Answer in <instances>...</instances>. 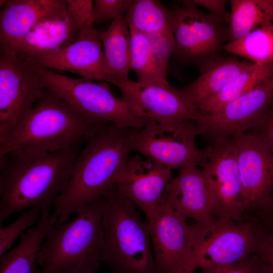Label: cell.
<instances>
[{
  "mask_svg": "<svg viewBox=\"0 0 273 273\" xmlns=\"http://www.w3.org/2000/svg\"><path fill=\"white\" fill-rule=\"evenodd\" d=\"M85 141L54 152L0 155V223L33 207L51 213L66 189L77 157Z\"/></svg>",
  "mask_w": 273,
  "mask_h": 273,
  "instance_id": "cell-1",
  "label": "cell"
},
{
  "mask_svg": "<svg viewBox=\"0 0 273 273\" xmlns=\"http://www.w3.org/2000/svg\"><path fill=\"white\" fill-rule=\"evenodd\" d=\"M134 129L106 123L86 140L66 189L55 201L52 213L57 217L56 225L66 222L71 214L99 199L115 185L129 158Z\"/></svg>",
  "mask_w": 273,
  "mask_h": 273,
  "instance_id": "cell-2",
  "label": "cell"
},
{
  "mask_svg": "<svg viewBox=\"0 0 273 273\" xmlns=\"http://www.w3.org/2000/svg\"><path fill=\"white\" fill-rule=\"evenodd\" d=\"M105 124L46 89L24 119L0 142V155L64 150L86 141Z\"/></svg>",
  "mask_w": 273,
  "mask_h": 273,
  "instance_id": "cell-3",
  "label": "cell"
},
{
  "mask_svg": "<svg viewBox=\"0 0 273 273\" xmlns=\"http://www.w3.org/2000/svg\"><path fill=\"white\" fill-rule=\"evenodd\" d=\"M103 197L101 261L112 273H157L148 222L115 185Z\"/></svg>",
  "mask_w": 273,
  "mask_h": 273,
  "instance_id": "cell-4",
  "label": "cell"
},
{
  "mask_svg": "<svg viewBox=\"0 0 273 273\" xmlns=\"http://www.w3.org/2000/svg\"><path fill=\"white\" fill-rule=\"evenodd\" d=\"M103 196L84 207L70 222L56 225L46 238L37 263L40 273H96L104 237Z\"/></svg>",
  "mask_w": 273,
  "mask_h": 273,
  "instance_id": "cell-5",
  "label": "cell"
},
{
  "mask_svg": "<svg viewBox=\"0 0 273 273\" xmlns=\"http://www.w3.org/2000/svg\"><path fill=\"white\" fill-rule=\"evenodd\" d=\"M32 67L45 88L95 120L136 129L144 127L148 121L122 97H116L105 82L96 83L84 77H70Z\"/></svg>",
  "mask_w": 273,
  "mask_h": 273,
  "instance_id": "cell-6",
  "label": "cell"
},
{
  "mask_svg": "<svg viewBox=\"0 0 273 273\" xmlns=\"http://www.w3.org/2000/svg\"><path fill=\"white\" fill-rule=\"evenodd\" d=\"M157 273H193L195 255L210 232L174 211L165 198L149 221Z\"/></svg>",
  "mask_w": 273,
  "mask_h": 273,
  "instance_id": "cell-7",
  "label": "cell"
},
{
  "mask_svg": "<svg viewBox=\"0 0 273 273\" xmlns=\"http://www.w3.org/2000/svg\"><path fill=\"white\" fill-rule=\"evenodd\" d=\"M182 3V2H181ZM173 6L172 35L176 57L198 69L221 57L229 42L228 24L218 17L184 3Z\"/></svg>",
  "mask_w": 273,
  "mask_h": 273,
  "instance_id": "cell-8",
  "label": "cell"
},
{
  "mask_svg": "<svg viewBox=\"0 0 273 273\" xmlns=\"http://www.w3.org/2000/svg\"><path fill=\"white\" fill-rule=\"evenodd\" d=\"M199 135L200 130L192 121L165 123L148 120L144 127L133 130L131 150L171 170L180 169L192 162L199 166L204 151L196 144Z\"/></svg>",
  "mask_w": 273,
  "mask_h": 273,
  "instance_id": "cell-9",
  "label": "cell"
},
{
  "mask_svg": "<svg viewBox=\"0 0 273 273\" xmlns=\"http://www.w3.org/2000/svg\"><path fill=\"white\" fill-rule=\"evenodd\" d=\"M199 165L209 189L217 220H240L247 208L233 136L203 150Z\"/></svg>",
  "mask_w": 273,
  "mask_h": 273,
  "instance_id": "cell-10",
  "label": "cell"
},
{
  "mask_svg": "<svg viewBox=\"0 0 273 273\" xmlns=\"http://www.w3.org/2000/svg\"><path fill=\"white\" fill-rule=\"evenodd\" d=\"M268 224L256 215H247L240 220H217L215 229L197 250V268L224 267L249 258L256 253Z\"/></svg>",
  "mask_w": 273,
  "mask_h": 273,
  "instance_id": "cell-11",
  "label": "cell"
},
{
  "mask_svg": "<svg viewBox=\"0 0 273 273\" xmlns=\"http://www.w3.org/2000/svg\"><path fill=\"white\" fill-rule=\"evenodd\" d=\"M46 90L31 65L0 52V142L24 119Z\"/></svg>",
  "mask_w": 273,
  "mask_h": 273,
  "instance_id": "cell-12",
  "label": "cell"
},
{
  "mask_svg": "<svg viewBox=\"0 0 273 273\" xmlns=\"http://www.w3.org/2000/svg\"><path fill=\"white\" fill-rule=\"evenodd\" d=\"M233 137L247 215L268 214L273 199V153L258 136L249 132Z\"/></svg>",
  "mask_w": 273,
  "mask_h": 273,
  "instance_id": "cell-13",
  "label": "cell"
},
{
  "mask_svg": "<svg viewBox=\"0 0 273 273\" xmlns=\"http://www.w3.org/2000/svg\"><path fill=\"white\" fill-rule=\"evenodd\" d=\"M273 102V74L245 94L212 113L201 114L196 122L211 145L254 128Z\"/></svg>",
  "mask_w": 273,
  "mask_h": 273,
  "instance_id": "cell-14",
  "label": "cell"
},
{
  "mask_svg": "<svg viewBox=\"0 0 273 273\" xmlns=\"http://www.w3.org/2000/svg\"><path fill=\"white\" fill-rule=\"evenodd\" d=\"M105 81L115 85L125 99L143 117L157 122L196 123L200 114L188 101L183 89L168 82H143L129 78L107 77Z\"/></svg>",
  "mask_w": 273,
  "mask_h": 273,
  "instance_id": "cell-15",
  "label": "cell"
},
{
  "mask_svg": "<svg viewBox=\"0 0 273 273\" xmlns=\"http://www.w3.org/2000/svg\"><path fill=\"white\" fill-rule=\"evenodd\" d=\"M100 33L92 26L81 30L66 47L21 59L34 67L67 71L104 82L106 74Z\"/></svg>",
  "mask_w": 273,
  "mask_h": 273,
  "instance_id": "cell-16",
  "label": "cell"
},
{
  "mask_svg": "<svg viewBox=\"0 0 273 273\" xmlns=\"http://www.w3.org/2000/svg\"><path fill=\"white\" fill-rule=\"evenodd\" d=\"M171 170L140 155L128 158L115 180L123 196L132 202L150 221L165 198L172 179Z\"/></svg>",
  "mask_w": 273,
  "mask_h": 273,
  "instance_id": "cell-17",
  "label": "cell"
},
{
  "mask_svg": "<svg viewBox=\"0 0 273 273\" xmlns=\"http://www.w3.org/2000/svg\"><path fill=\"white\" fill-rule=\"evenodd\" d=\"M170 207L184 218L194 219L210 233L217 225L212 214L211 194L199 165L190 163L179 169L165 190Z\"/></svg>",
  "mask_w": 273,
  "mask_h": 273,
  "instance_id": "cell-18",
  "label": "cell"
},
{
  "mask_svg": "<svg viewBox=\"0 0 273 273\" xmlns=\"http://www.w3.org/2000/svg\"><path fill=\"white\" fill-rule=\"evenodd\" d=\"M67 8L66 0H11L0 12V52L12 54L40 21Z\"/></svg>",
  "mask_w": 273,
  "mask_h": 273,
  "instance_id": "cell-19",
  "label": "cell"
},
{
  "mask_svg": "<svg viewBox=\"0 0 273 273\" xmlns=\"http://www.w3.org/2000/svg\"><path fill=\"white\" fill-rule=\"evenodd\" d=\"M131 68L143 82L167 83L169 59L174 48L173 37L148 35L129 29Z\"/></svg>",
  "mask_w": 273,
  "mask_h": 273,
  "instance_id": "cell-20",
  "label": "cell"
},
{
  "mask_svg": "<svg viewBox=\"0 0 273 273\" xmlns=\"http://www.w3.org/2000/svg\"><path fill=\"white\" fill-rule=\"evenodd\" d=\"M78 32L67 8L37 23L17 44L12 53L23 59L73 43Z\"/></svg>",
  "mask_w": 273,
  "mask_h": 273,
  "instance_id": "cell-21",
  "label": "cell"
},
{
  "mask_svg": "<svg viewBox=\"0 0 273 273\" xmlns=\"http://www.w3.org/2000/svg\"><path fill=\"white\" fill-rule=\"evenodd\" d=\"M256 64L222 56L200 68L198 78L183 90L197 111L201 104L218 94L228 84Z\"/></svg>",
  "mask_w": 273,
  "mask_h": 273,
  "instance_id": "cell-22",
  "label": "cell"
},
{
  "mask_svg": "<svg viewBox=\"0 0 273 273\" xmlns=\"http://www.w3.org/2000/svg\"><path fill=\"white\" fill-rule=\"evenodd\" d=\"M57 217L53 213L41 214L36 224L20 237L18 244L0 257V273H40L37 256Z\"/></svg>",
  "mask_w": 273,
  "mask_h": 273,
  "instance_id": "cell-23",
  "label": "cell"
},
{
  "mask_svg": "<svg viewBox=\"0 0 273 273\" xmlns=\"http://www.w3.org/2000/svg\"><path fill=\"white\" fill-rule=\"evenodd\" d=\"M107 77L129 78L131 68V38L124 14L113 20L100 33ZM105 78V79H106Z\"/></svg>",
  "mask_w": 273,
  "mask_h": 273,
  "instance_id": "cell-24",
  "label": "cell"
},
{
  "mask_svg": "<svg viewBox=\"0 0 273 273\" xmlns=\"http://www.w3.org/2000/svg\"><path fill=\"white\" fill-rule=\"evenodd\" d=\"M129 29L164 37H173L172 13L158 1H132L124 14Z\"/></svg>",
  "mask_w": 273,
  "mask_h": 273,
  "instance_id": "cell-25",
  "label": "cell"
},
{
  "mask_svg": "<svg viewBox=\"0 0 273 273\" xmlns=\"http://www.w3.org/2000/svg\"><path fill=\"white\" fill-rule=\"evenodd\" d=\"M229 42L238 40L273 22V0H231Z\"/></svg>",
  "mask_w": 273,
  "mask_h": 273,
  "instance_id": "cell-26",
  "label": "cell"
},
{
  "mask_svg": "<svg viewBox=\"0 0 273 273\" xmlns=\"http://www.w3.org/2000/svg\"><path fill=\"white\" fill-rule=\"evenodd\" d=\"M273 74V62L256 64L228 84L218 94L201 104L197 111L204 115L214 112L228 103L250 92Z\"/></svg>",
  "mask_w": 273,
  "mask_h": 273,
  "instance_id": "cell-27",
  "label": "cell"
},
{
  "mask_svg": "<svg viewBox=\"0 0 273 273\" xmlns=\"http://www.w3.org/2000/svg\"><path fill=\"white\" fill-rule=\"evenodd\" d=\"M223 51L254 63L273 62V24L258 28L238 40L226 43Z\"/></svg>",
  "mask_w": 273,
  "mask_h": 273,
  "instance_id": "cell-28",
  "label": "cell"
},
{
  "mask_svg": "<svg viewBox=\"0 0 273 273\" xmlns=\"http://www.w3.org/2000/svg\"><path fill=\"white\" fill-rule=\"evenodd\" d=\"M41 211L33 207L23 210L11 224L0 228V256L10 249L15 240L41 217Z\"/></svg>",
  "mask_w": 273,
  "mask_h": 273,
  "instance_id": "cell-29",
  "label": "cell"
},
{
  "mask_svg": "<svg viewBox=\"0 0 273 273\" xmlns=\"http://www.w3.org/2000/svg\"><path fill=\"white\" fill-rule=\"evenodd\" d=\"M131 0H96L94 3V24H101L114 20L129 8Z\"/></svg>",
  "mask_w": 273,
  "mask_h": 273,
  "instance_id": "cell-30",
  "label": "cell"
},
{
  "mask_svg": "<svg viewBox=\"0 0 273 273\" xmlns=\"http://www.w3.org/2000/svg\"><path fill=\"white\" fill-rule=\"evenodd\" d=\"M67 9L79 33L81 30L94 26L92 0H66Z\"/></svg>",
  "mask_w": 273,
  "mask_h": 273,
  "instance_id": "cell-31",
  "label": "cell"
},
{
  "mask_svg": "<svg viewBox=\"0 0 273 273\" xmlns=\"http://www.w3.org/2000/svg\"><path fill=\"white\" fill-rule=\"evenodd\" d=\"M257 255L265 265L268 273H273V223H270L261 237Z\"/></svg>",
  "mask_w": 273,
  "mask_h": 273,
  "instance_id": "cell-32",
  "label": "cell"
},
{
  "mask_svg": "<svg viewBox=\"0 0 273 273\" xmlns=\"http://www.w3.org/2000/svg\"><path fill=\"white\" fill-rule=\"evenodd\" d=\"M247 132L259 138L273 153V111L269 108L264 113L257 125Z\"/></svg>",
  "mask_w": 273,
  "mask_h": 273,
  "instance_id": "cell-33",
  "label": "cell"
},
{
  "mask_svg": "<svg viewBox=\"0 0 273 273\" xmlns=\"http://www.w3.org/2000/svg\"><path fill=\"white\" fill-rule=\"evenodd\" d=\"M219 273H268V271L255 253L244 261L222 267Z\"/></svg>",
  "mask_w": 273,
  "mask_h": 273,
  "instance_id": "cell-34",
  "label": "cell"
},
{
  "mask_svg": "<svg viewBox=\"0 0 273 273\" xmlns=\"http://www.w3.org/2000/svg\"><path fill=\"white\" fill-rule=\"evenodd\" d=\"M226 0H186L182 3L197 6H201L207 9L211 14L215 15L226 23L228 24L230 18V13L225 8Z\"/></svg>",
  "mask_w": 273,
  "mask_h": 273,
  "instance_id": "cell-35",
  "label": "cell"
},
{
  "mask_svg": "<svg viewBox=\"0 0 273 273\" xmlns=\"http://www.w3.org/2000/svg\"><path fill=\"white\" fill-rule=\"evenodd\" d=\"M221 268H202L201 273H219Z\"/></svg>",
  "mask_w": 273,
  "mask_h": 273,
  "instance_id": "cell-36",
  "label": "cell"
},
{
  "mask_svg": "<svg viewBox=\"0 0 273 273\" xmlns=\"http://www.w3.org/2000/svg\"><path fill=\"white\" fill-rule=\"evenodd\" d=\"M267 217L269 221H271L273 223V199H272V203L271 208L267 214Z\"/></svg>",
  "mask_w": 273,
  "mask_h": 273,
  "instance_id": "cell-37",
  "label": "cell"
},
{
  "mask_svg": "<svg viewBox=\"0 0 273 273\" xmlns=\"http://www.w3.org/2000/svg\"><path fill=\"white\" fill-rule=\"evenodd\" d=\"M8 1L1 0L0 1V7L1 8L2 7L3 8L6 5Z\"/></svg>",
  "mask_w": 273,
  "mask_h": 273,
  "instance_id": "cell-38",
  "label": "cell"
},
{
  "mask_svg": "<svg viewBox=\"0 0 273 273\" xmlns=\"http://www.w3.org/2000/svg\"><path fill=\"white\" fill-rule=\"evenodd\" d=\"M269 108L273 111V102Z\"/></svg>",
  "mask_w": 273,
  "mask_h": 273,
  "instance_id": "cell-39",
  "label": "cell"
}]
</instances>
